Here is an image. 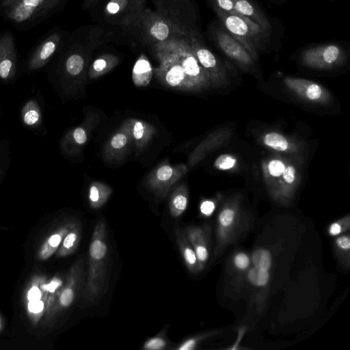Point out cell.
<instances>
[{"label":"cell","instance_id":"cell-1","mask_svg":"<svg viewBox=\"0 0 350 350\" xmlns=\"http://www.w3.org/2000/svg\"><path fill=\"white\" fill-rule=\"evenodd\" d=\"M88 272L83 293V308L96 306L106 291L109 280V250L104 219L96 224L90 243Z\"/></svg>","mask_w":350,"mask_h":350},{"label":"cell","instance_id":"cell-2","mask_svg":"<svg viewBox=\"0 0 350 350\" xmlns=\"http://www.w3.org/2000/svg\"><path fill=\"white\" fill-rule=\"evenodd\" d=\"M121 30L135 42L148 49L171 39L186 36L189 32L147 7L133 22Z\"/></svg>","mask_w":350,"mask_h":350},{"label":"cell","instance_id":"cell-3","mask_svg":"<svg viewBox=\"0 0 350 350\" xmlns=\"http://www.w3.org/2000/svg\"><path fill=\"white\" fill-rule=\"evenodd\" d=\"M213 9L221 21V27L239 42L256 61L258 53L266 46L270 33L250 19L226 13L216 8Z\"/></svg>","mask_w":350,"mask_h":350},{"label":"cell","instance_id":"cell-4","mask_svg":"<svg viewBox=\"0 0 350 350\" xmlns=\"http://www.w3.org/2000/svg\"><path fill=\"white\" fill-rule=\"evenodd\" d=\"M148 0H99L90 11L103 25L122 29L133 22L146 8Z\"/></svg>","mask_w":350,"mask_h":350},{"label":"cell","instance_id":"cell-5","mask_svg":"<svg viewBox=\"0 0 350 350\" xmlns=\"http://www.w3.org/2000/svg\"><path fill=\"white\" fill-rule=\"evenodd\" d=\"M247 221L242 219L237 207L232 204L224 206L217 219L215 256H219L228 245L234 242L247 230Z\"/></svg>","mask_w":350,"mask_h":350},{"label":"cell","instance_id":"cell-6","mask_svg":"<svg viewBox=\"0 0 350 350\" xmlns=\"http://www.w3.org/2000/svg\"><path fill=\"white\" fill-rule=\"evenodd\" d=\"M154 10L185 30L198 28V12L193 0H151Z\"/></svg>","mask_w":350,"mask_h":350},{"label":"cell","instance_id":"cell-7","mask_svg":"<svg viewBox=\"0 0 350 350\" xmlns=\"http://www.w3.org/2000/svg\"><path fill=\"white\" fill-rule=\"evenodd\" d=\"M211 39L219 49L241 68L253 71L255 68V60L247 50L221 25L212 24L208 27Z\"/></svg>","mask_w":350,"mask_h":350},{"label":"cell","instance_id":"cell-8","mask_svg":"<svg viewBox=\"0 0 350 350\" xmlns=\"http://www.w3.org/2000/svg\"><path fill=\"white\" fill-rule=\"evenodd\" d=\"M345 56V51L340 44L329 42L309 46L300 54V61L308 67L329 69L340 65Z\"/></svg>","mask_w":350,"mask_h":350},{"label":"cell","instance_id":"cell-9","mask_svg":"<svg viewBox=\"0 0 350 350\" xmlns=\"http://www.w3.org/2000/svg\"><path fill=\"white\" fill-rule=\"evenodd\" d=\"M212 8L248 18L271 33V23L262 9L254 0H209Z\"/></svg>","mask_w":350,"mask_h":350},{"label":"cell","instance_id":"cell-10","mask_svg":"<svg viewBox=\"0 0 350 350\" xmlns=\"http://www.w3.org/2000/svg\"><path fill=\"white\" fill-rule=\"evenodd\" d=\"M187 37L198 62L208 74L210 81L216 82L224 78L225 69L215 55L205 44L199 29H190Z\"/></svg>","mask_w":350,"mask_h":350},{"label":"cell","instance_id":"cell-11","mask_svg":"<svg viewBox=\"0 0 350 350\" xmlns=\"http://www.w3.org/2000/svg\"><path fill=\"white\" fill-rule=\"evenodd\" d=\"M62 0H8L2 2L8 17L18 23L29 21L50 11Z\"/></svg>","mask_w":350,"mask_h":350},{"label":"cell","instance_id":"cell-12","mask_svg":"<svg viewBox=\"0 0 350 350\" xmlns=\"http://www.w3.org/2000/svg\"><path fill=\"white\" fill-rule=\"evenodd\" d=\"M187 170L183 164L175 167L163 164L152 172L147 179V185L157 196L164 197Z\"/></svg>","mask_w":350,"mask_h":350},{"label":"cell","instance_id":"cell-13","mask_svg":"<svg viewBox=\"0 0 350 350\" xmlns=\"http://www.w3.org/2000/svg\"><path fill=\"white\" fill-rule=\"evenodd\" d=\"M134 144L132 134V119L126 120L112 135L105 146L104 154L109 161L119 160Z\"/></svg>","mask_w":350,"mask_h":350},{"label":"cell","instance_id":"cell-14","mask_svg":"<svg viewBox=\"0 0 350 350\" xmlns=\"http://www.w3.org/2000/svg\"><path fill=\"white\" fill-rule=\"evenodd\" d=\"M185 230L198 262L200 271L205 268L210 254L211 229L208 225L190 226Z\"/></svg>","mask_w":350,"mask_h":350},{"label":"cell","instance_id":"cell-15","mask_svg":"<svg viewBox=\"0 0 350 350\" xmlns=\"http://www.w3.org/2000/svg\"><path fill=\"white\" fill-rule=\"evenodd\" d=\"M84 273V259L79 258L71 267L67 281L59 295L60 308L70 306L74 301L82 286Z\"/></svg>","mask_w":350,"mask_h":350},{"label":"cell","instance_id":"cell-16","mask_svg":"<svg viewBox=\"0 0 350 350\" xmlns=\"http://www.w3.org/2000/svg\"><path fill=\"white\" fill-rule=\"evenodd\" d=\"M16 55L12 36L5 33L0 38V79L10 81L16 72Z\"/></svg>","mask_w":350,"mask_h":350},{"label":"cell","instance_id":"cell-17","mask_svg":"<svg viewBox=\"0 0 350 350\" xmlns=\"http://www.w3.org/2000/svg\"><path fill=\"white\" fill-rule=\"evenodd\" d=\"M61 39V34L58 32L47 37L31 55L28 64L29 69L36 70L43 67L57 51Z\"/></svg>","mask_w":350,"mask_h":350},{"label":"cell","instance_id":"cell-18","mask_svg":"<svg viewBox=\"0 0 350 350\" xmlns=\"http://www.w3.org/2000/svg\"><path fill=\"white\" fill-rule=\"evenodd\" d=\"M174 233L187 269L193 274L200 272L196 252L185 234V230L178 224H176L174 228Z\"/></svg>","mask_w":350,"mask_h":350},{"label":"cell","instance_id":"cell-19","mask_svg":"<svg viewBox=\"0 0 350 350\" xmlns=\"http://www.w3.org/2000/svg\"><path fill=\"white\" fill-rule=\"evenodd\" d=\"M90 126L88 121L81 125L70 130L61 142L62 150L68 156H75L87 140Z\"/></svg>","mask_w":350,"mask_h":350},{"label":"cell","instance_id":"cell-20","mask_svg":"<svg viewBox=\"0 0 350 350\" xmlns=\"http://www.w3.org/2000/svg\"><path fill=\"white\" fill-rule=\"evenodd\" d=\"M284 82L289 89L307 100L318 101L323 97V88L316 83L291 77L285 78Z\"/></svg>","mask_w":350,"mask_h":350},{"label":"cell","instance_id":"cell-21","mask_svg":"<svg viewBox=\"0 0 350 350\" xmlns=\"http://www.w3.org/2000/svg\"><path fill=\"white\" fill-rule=\"evenodd\" d=\"M120 61V56L114 53H106L98 55L89 67V78L96 79L107 73L116 67Z\"/></svg>","mask_w":350,"mask_h":350},{"label":"cell","instance_id":"cell-22","mask_svg":"<svg viewBox=\"0 0 350 350\" xmlns=\"http://www.w3.org/2000/svg\"><path fill=\"white\" fill-rule=\"evenodd\" d=\"M154 133L155 129L151 124L132 119V134L137 154L144 151Z\"/></svg>","mask_w":350,"mask_h":350},{"label":"cell","instance_id":"cell-23","mask_svg":"<svg viewBox=\"0 0 350 350\" xmlns=\"http://www.w3.org/2000/svg\"><path fill=\"white\" fill-rule=\"evenodd\" d=\"M21 120L28 129H38L42 123V111L36 99L27 100L21 109Z\"/></svg>","mask_w":350,"mask_h":350},{"label":"cell","instance_id":"cell-24","mask_svg":"<svg viewBox=\"0 0 350 350\" xmlns=\"http://www.w3.org/2000/svg\"><path fill=\"white\" fill-rule=\"evenodd\" d=\"M153 69L147 57L142 54L136 61L132 71L134 84L138 87L148 85L152 79Z\"/></svg>","mask_w":350,"mask_h":350},{"label":"cell","instance_id":"cell-25","mask_svg":"<svg viewBox=\"0 0 350 350\" xmlns=\"http://www.w3.org/2000/svg\"><path fill=\"white\" fill-rule=\"evenodd\" d=\"M111 192V189L107 185L99 182H92L88 191L90 206L94 209L101 208L107 202Z\"/></svg>","mask_w":350,"mask_h":350},{"label":"cell","instance_id":"cell-26","mask_svg":"<svg viewBox=\"0 0 350 350\" xmlns=\"http://www.w3.org/2000/svg\"><path fill=\"white\" fill-rule=\"evenodd\" d=\"M188 204V191L185 185H178L172 193L169 208L170 214L174 217H178L186 210Z\"/></svg>","mask_w":350,"mask_h":350},{"label":"cell","instance_id":"cell-27","mask_svg":"<svg viewBox=\"0 0 350 350\" xmlns=\"http://www.w3.org/2000/svg\"><path fill=\"white\" fill-rule=\"evenodd\" d=\"M335 252L341 265L345 269L349 267L350 237L349 233L341 234L335 240Z\"/></svg>","mask_w":350,"mask_h":350},{"label":"cell","instance_id":"cell-28","mask_svg":"<svg viewBox=\"0 0 350 350\" xmlns=\"http://www.w3.org/2000/svg\"><path fill=\"white\" fill-rule=\"evenodd\" d=\"M81 237V228L78 224H73L66 234L60 250V254L66 256L72 253L77 247Z\"/></svg>","mask_w":350,"mask_h":350},{"label":"cell","instance_id":"cell-29","mask_svg":"<svg viewBox=\"0 0 350 350\" xmlns=\"http://www.w3.org/2000/svg\"><path fill=\"white\" fill-rule=\"evenodd\" d=\"M246 275L250 283L257 287L266 286L270 279L269 270L253 266L247 269Z\"/></svg>","mask_w":350,"mask_h":350},{"label":"cell","instance_id":"cell-30","mask_svg":"<svg viewBox=\"0 0 350 350\" xmlns=\"http://www.w3.org/2000/svg\"><path fill=\"white\" fill-rule=\"evenodd\" d=\"M253 267L270 270L272 265V256L270 252L265 248H258L250 258Z\"/></svg>","mask_w":350,"mask_h":350},{"label":"cell","instance_id":"cell-31","mask_svg":"<svg viewBox=\"0 0 350 350\" xmlns=\"http://www.w3.org/2000/svg\"><path fill=\"white\" fill-rule=\"evenodd\" d=\"M263 143L277 151H286L289 148L288 140L282 135L275 132L267 133L263 137Z\"/></svg>","mask_w":350,"mask_h":350},{"label":"cell","instance_id":"cell-32","mask_svg":"<svg viewBox=\"0 0 350 350\" xmlns=\"http://www.w3.org/2000/svg\"><path fill=\"white\" fill-rule=\"evenodd\" d=\"M232 264L234 269L238 272H245L250 267L251 260L247 254L240 252L234 255Z\"/></svg>","mask_w":350,"mask_h":350},{"label":"cell","instance_id":"cell-33","mask_svg":"<svg viewBox=\"0 0 350 350\" xmlns=\"http://www.w3.org/2000/svg\"><path fill=\"white\" fill-rule=\"evenodd\" d=\"M217 332H208L202 334L197 335L189 338L183 342L176 349L178 350H191L203 340L208 338L214 335Z\"/></svg>","mask_w":350,"mask_h":350},{"label":"cell","instance_id":"cell-34","mask_svg":"<svg viewBox=\"0 0 350 350\" xmlns=\"http://www.w3.org/2000/svg\"><path fill=\"white\" fill-rule=\"evenodd\" d=\"M350 227L349 216L337 220L331 224L328 228L330 236H338L348 230Z\"/></svg>","mask_w":350,"mask_h":350},{"label":"cell","instance_id":"cell-35","mask_svg":"<svg viewBox=\"0 0 350 350\" xmlns=\"http://www.w3.org/2000/svg\"><path fill=\"white\" fill-rule=\"evenodd\" d=\"M237 164V159L230 154H224L219 156L214 162V167L219 170H228Z\"/></svg>","mask_w":350,"mask_h":350},{"label":"cell","instance_id":"cell-36","mask_svg":"<svg viewBox=\"0 0 350 350\" xmlns=\"http://www.w3.org/2000/svg\"><path fill=\"white\" fill-rule=\"evenodd\" d=\"M167 341L164 336L157 335L147 340L143 345L146 350H161L166 347Z\"/></svg>","mask_w":350,"mask_h":350},{"label":"cell","instance_id":"cell-37","mask_svg":"<svg viewBox=\"0 0 350 350\" xmlns=\"http://www.w3.org/2000/svg\"><path fill=\"white\" fill-rule=\"evenodd\" d=\"M286 167L285 163L279 159H273L268 163L269 174L273 177H280L282 176Z\"/></svg>","mask_w":350,"mask_h":350},{"label":"cell","instance_id":"cell-38","mask_svg":"<svg viewBox=\"0 0 350 350\" xmlns=\"http://www.w3.org/2000/svg\"><path fill=\"white\" fill-rule=\"evenodd\" d=\"M282 176L286 183L288 185L292 184L296 178V170L293 165L286 166Z\"/></svg>","mask_w":350,"mask_h":350},{"label":"cell","instance_id":"cell-39","mask_svg":"<svg viewBox=\"0 0 350 350\" xmlns=\"http://www.w3.org/2000/svg\"><path fill=\"white\" fill-rule=\"evenodd\" d=\"M215 209V204L213 200H206L203 201L200 206V212L205 216H210Z\"/></svg>","mask_w":350,"mask_h":350},{"label":"cell","instance_id":"cell-40","mask_svg":"<svg viewBox=\"0 0 350 350\" xmlns=\"http://www.w3.org/2000/svg\"><path fill=\"white\" fill-rule=\"evenodd\" d=\"M62 285V280L61 278H55L52 280L49 284L42 286V288L49 293H54Z\"/></svg>","mask_w":350,"mask_h":350},{"label":"cell","instance_id":"cell-41","mask_svg":"<svg viewBox=\"0 0 350 350\" xmlns=\"http://www.w3.org/2000/svg\"><path fill=\"white\" fill-rule=\"evenodd\" d=\"M27 308L31 313H39L44 309V303L40 299L29 301Z\"/></svg>","mask_w":350,"mask_h":350},{"label":"cell","instance_id":"cell-42","mask_svg":"<svg viewBox=\"0 0 350 350\" xmlns=\"http://www.w3.org/2000/svg\"><path fill=\"white\" fill-rule=\"evenodd\" d=\"M41 298V293L37 286L31 287L28 291L27 299L29 301L38 300Z\"/></svg>","mask_w":350,"mask_h":350},{"label":"cell","instance_id":"cell-43","mask_svg":"<svg viewBox=\"0 0 350 350\" xmlns=\"http://www.w3.org/2000/svg\"><path fill=\"white\" fill-rule=\"evenodd\" d=\"M98 1L99 0H83L82 7L86 11H91Z\"/></svg>","mask_w":350,"mask_h":350},{"label":"cell","instance_id":"cell-44","mask_svg":"<svg viewBox=\"0 0 350 350\" xmlns=\"http://www.w3.org/2000/svg\"><path fill=\"white\" fill-rule=\"evenodd\" d=\"M273 1L275 2L276 3H282L286 0H272Z\"/></svg>","mask_w":350,"mask_h":350},{"label":"cell","instance_id":"cell-45","mask_svg":"<svg viewBox=\"0 0 350 350\" xmlns=\"http://www.w3.org/2000/svg\"><path fill=\"white\" fill-rule=\"evenodd\" d=\"M6 1H8V0H3V1H2V2Z\"/></svg>","mask_w":350,"mask_h":350}]
</instances>
